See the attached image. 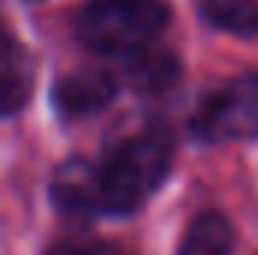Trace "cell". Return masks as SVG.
I'll use <instances>...</instances> for the list:
<instances>
[{
  "instance_id": "1",
  "label": "cell",
  "mask_w": 258,
  "mask_h": 255,
  "mask_svg": "<svg viewBox=\"0 0 258 255\" xmlns=\"http://www.w3.org/2000/svg\"><path fill=\"white\" fill-rule=\"evenodd\" d=\"M174 135L159 120L111 141L96 159L99 210L102 216L138 213L171 171Z\"/></svg>"
},
{
  "instance_id": "2",
  "label": "cell",
  "mask_w": 258,
  "mask_h": 255,
  "mask_svg": "<svg viewBox=\"0 0 258 255\" xmlns=\"http://www.w3.org/2000/svg\"><path fill=\"white\" fill-rule=\"evenodd\" d=\"M168 21L162 0H87L75 12V39L96 54L126 57L156 42Z\"/></svg>"
},
{
  "instance_id": "3",
  "label": "cell",
  "mask_w": 258,
  "mask_h": 255,
  "mask_svg": "<svg viewBox=\"0 0 258 255\" xmlns=\"http://www.w3.org/2000/svg\"><path fill=\"white\" fill-rule=\"evenodd\" d=\"M189 132L201 141L258 138V72H246L207 96L189 120Z\"/></svg>"
},
{
  "instance_id": "4",
  "label": "cell",
  "mask_w": 258,
  "mask_h": 255,
  "mask_svg": "<svg viewBox=\"0 0 258 255\" xmlns=\"http://www.w3.org/2000/svg\"><path fill=\"white\" fill-rule=\"evenodd\" d=\"M120 90V81L108 69H78L54 81L51 105L66 120H81L105 111Z\"/></svg>"
},
{
  "instance_id": "5",
  "label": "cell",
  "mask_w": 258,
  "mask_h": 255,
  "mask_svg": "<svg viewBox=\"0 0 258 255\" xmlns=\"http://www.w3.org/2000/svg\"><path fill=\"white\" fill-rule=\"evenodd\" d=\"M51 204L72 219H96L99 210V183H96V159L72 156L51 174Z\"/></svg>"
},
{
  "instance_id": "6",
  "label": "cell",
  "mask_w": 258,
  "mask_h": 255,
  "mask_svg": "<svg viewBox=\"0 0 258 255\" xmlns=\"http://www.w3.org/2000/svg\"><path fill=\"white\" fill-rule=\"evenodd\" d=\"M36 69L15 33L0 21V117L18 114L30 99Z\"/></svg>"
},
{
  "instance_id": "7",
  "label": "cell",
  "mask_w": 258,
  "mask_h": 255,
  "mask_svg": "<svg viewBox=\"0 0 258 255\" xmlns=\"http://www.w3.org/2000/svg\"><path fill=\"white\" fill-rule=\"evenodd\" d=\"M123 75H126L129 87L144 93V96H162L168 93L177 81H180V60L177 54H171L168 48L150 42L138 51H132L123 57Z\"/></svg>"
},
{
  "instance_id": "8",
  "label": "cell",
  "mask_w": 258,
  "mask_h": 255,
  "mask_svg": "<svg viewBox=\"0 0 258 255\" xmlns=\"http://www.w3.org/2000/svg\"><path fill=\"white\" fill-rule=\"evenodd\" d=\"M234 246V228L219 210H201L189 222L177 252L183 255H222Z\"/></svg>"
},
{
  "instance_id": "9",
  "label": "cell",
  "mask_w": 258,
  "mask_h": 255,
  "mask_svg": "<svg viewBox=\"0 0 258 255\" xmlns=\"http://www.w3.org/2000/svg\"><path fill=\"white\" fill-rule=\"evenodd\" d=\"M201 18L225 33L234 36H258V0H201Z\"/></svg>"
}]
</instances>
